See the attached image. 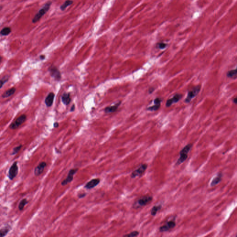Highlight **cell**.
Listing matches in <instances>:
<instances>
[{
	"label": "cell",
	"mask_w": 237,
	"mask_h": 237,
	"mask_svg": "<svg viewBox=\"0 0 237 237\" xmlns=\"http://www.w3.org/2000/svg\"><path fill=\"white\" fill-rule=\"evenodd\" d=\"M228 78H236L237 76V69L235 70H230L228 72L227 74Z\"/></svg>",
	"instance_id": "23"
},
{
	"label": "cell",
	"mask_w": 237,
	"mask_h": 237,
	"mask_svg": "<svg viewBox=\"0 0 237 237\" xmlns=\"http://www.w3.org/2000/svg\"><path fill=\"white\" fill-rule=\"evenodd\" d=\"M47 164L45 162H42L39 163L34 171V174L36 176H38L42 173L45 168L47 166Z\"/></svg>",
	"instance_id": "10"
},
{
	"label": "cell",
	"mask_w": 237,
	"mask_h": 237,
	"mask_svg": "<svg viewBox=\"0 0 237 237\" xmlns=\"http://www.w3.org/2000/svg\"><path fill=\"white\" fill-rule=\"evenodd\" d=\"M161 205H155V206H154L151 211V214L152 216H155L157 214V212H158L159 210H161Z\"/></svg>",
	"instance_id": "20"
},
{
	"label": "cell",
	"mask_w": 237,
	"mask_h": 237,
	"mask_svg": "<svg viewBox=\"0 0 237 237\" xmlns=\"http://www.w3.org/2000/svg\"><path fill=\"white\" fill-rule=\"evenodd\" d=\"M61 99L64 105H68V104H69L71 101L70 94L66 93L64 94L62 96Z\"/></svg>",
	"instance_id": "18"
},
{
	"label": "cell",
	"mask_w": 237,
	"mask_h": 237,
	"mask_svg": "<svg viewBox=\"0 0 237 237\" xmlns=\"http://www.w3.org/2000/svg\"><path fill=\"white\" fill-rule=\"evenodd\" d=\"M2 57H1V56H0V62H1V61H2Z\"/></svg>",
	"instance_id": "37"
},
{
	"label": "cell",
	"mask_w": 237,
	"mask_h": 237,
	"mask_svg": "<svg viewBox=\"0 0 237 237\" xmlns=\"http://www.w3.org/2000/svg\"><path fill=\"white\" fill-rule=\"evenodd\" d=\"M121 102H118V103H117L116 105L112 106H109V107H106L105 109V113H107V114H109V113L115 112L116 111L117 109H118V106H119V105L121 104Z\"/></svg>",
	"instance_id": "16"
},
{
	"label": "cell",
	"mask_w": 237,
	"mask_h": 237,
	"mask_svg": "<svg viewBox=\"0 0 237 237\" xmlns=\"http://www.w3.org/2000/svg\"><path fill=\"white\" fill-rule=\"evenodd\" d=\"M147 164H142L137 169H135L132 172L131 177L132 178H135L136 177H140L145 172L146 169L147 168Z\"/></svg>",
	"instance_id": "8"
},
{
	"label": "cell",
	"mask_w": 237,
	"mask_h": 237,
	"mask_svg": "<svg viewBox=\"0 0 237 237\" xmlns=\"http://www.w3.org/2000/svg\"><path fill=\"white\" fill-rule=\"evenodd\" d=\"M157 47L158 48L160 49H163L166 48V47H167V44H166L164 43H158L157 45Z\"/></svg>",
	"instance_id": "29"
},
{
	"label": "cell",
	"mask_w": 237,
	"mask_h": 237,
	"mask_svg": "<svg viewBox=\"0 0 237 237\" xmlns=\"http://www.w3.org/2000/svg\"><path fill=\"white\" fill-rule=\"evenodd\" d=\"M8 80V76H5L3 78H2L0 80V89L2 87L4 84Z\"/></svg>",
	"instance_id": "25"
},
{
	"label": "cell",
	"mask_w": 237,
	"mask_h": 237,
	"mask_svg": "<svg viewBox=\"0 0 237 237\" xmlns=\"http://www.w3.org/2000/svg\"><path fill=\"white\" fill-rule=\"evenodd\" d=\"M152 199H153L152 196H143L140 198L138 199V200L134 203L133 207L135 208H140L142 207L146 206L148 203L151 202Z\"/></svg>",
	"instance_id": "3"
},
{
	"label": "cell",
	"mask_w": 237,
	"mask_h": 237,
	"mask_svg": "<svg viewBox=\"0 0 237 237\" xmlns=\"http://www.w3.org/2000/svg\"><path fill=\"white\" fill-rule=\"evenodd\" d=\"M86 194L85 193H83V194H79L78 195V197H79V198H83L84 197H85L86 195Z\"/></svg>",
	"instance_id": "31"
},
{
	"label": "cell",
	"mask_w": 237,
	"mask_h": 237,
	"mask_svg": "<svg viewBox=\"0 0 237 237\" xmlns=\"http://www.w3.org/2000/svg\"><path fill=\"white\" fill-rule=\"evenodd\" d=\"M11 32V30L9 27H6L2 29V30L1 32V34L4 36L8 35Z\"/></svg>",
	"instance_id": "24"
},
{
	"label": "cell",
	"mask_w": 237,
	"mask_h": 237,
	"mask_svg": "<svg viewBox=\"0 0 237 237\" xmlns=\"http://www.w3.org/2000/svg\"><path fill=\"white\" fill-rule=\"evenodd\" d=\"M200 86H197L196 87L193 88L192 90H191L188 92L186 99L185 100V102L189 103L197 95L200 91Z\"/></svg>",
	"instance_id": "6"
},
{
	"label": "cell",
	"mask_w": 237,
	"mask_h": 237,
	"mask_svg": "<svg viewBox=\"0 0 237 237\" xmlns=\"http://www.w3.org/2000/svg\"><path fill=\"white\" fill-rule=\"evenodd\" d=\"M75 106L74 105L72 106V107H71V111H74V109H75Z\"/></svg>",
	"instance_id": "35"
},
{
	"label": "cell",
	"mask_w": 237,
	"mask_h": 237,
	"mask_svg": "<svg viewBox=\"0 0 237 237\" xmlns=\"http://www.w3.org/2000/svg\"><path fill=\"white\" fill-rule=\"evenodd\" d=\"M100 182V179L99 178L92 179L91 181L89 182L85 185V188L87 189H93L94 187L96 186L97 185L99 184Z\"/></svg>",
	"instance_id": "13"
},
{
	"label": "cell",
	"mask_w": 237,
	"mask_h": 237,
	"mask_svg": "<svg viewBox=\"0 0 237 237\" xmlns=\"http://www.w3.org/2000/svg\"><path fill=\"white\" fill-rule=\"evenodd\" d=\"M18 173V167L17 165V162H15L10 168L8 173V177L10 180H12L16 177Z\"/></svg>",
	"instance_id": "7"
},
{
	"label": "cell",
	"mask_w": 237,
	"mask_h": 237,
	"mask_svg": "<svg viewBox=\"0 0 237 237\" xmlns=\"http://www.w3.org/2000/svg\"><path fill=\"white\" fill-rule=\"evenodd\" d=\"M40 59H42V60H43V59H44L45 58V56L44 55H41L40 56Z\"/></svg>",
	"instance_id": "34"
},
{
	"label": "cell",
	"mask_w": 237,
	"mask_h": 237,
	"mask_svg": "<svg viewBox=\"0 0 237 237\" xmlns=\"http://www.w3.org/2000/svg\"><path fill=\"white\" fill-rule=\"evenodd\" d=\"M182 97V95L181 94H176L173 96V98H172V99H169L167 100L166 103V106L169 107L171 106L173 103H177L181 99Z\"/></svg>",
	"instance_id": "12"
},
{
	"label": "cell",
	"mask_w": 237,
	"mask_h": 237,
	"mask_svg": "<svg viewBox=\"0 0 237 237\" xmlns=\"http://www.w3.org/2000/svg\"><path fill=\"white\" fill-rule=\"evenodd\" d=\"M233 102H234V103H235V104L237 103V98H234V99L233 100Z\"/></svg>",
	"instance_id": "36"
},
{
	"label": "cell",
	"mask_w": 237,
	"mask_h": 237,
	"mask_svg": "<svg viewBox=\"0 0 237 237\" xmlns=\"http://www.w3.org/2000/svg\"><path fill=\"white\" fill-rule=\"evenodd\" d=\"M22 146V145H19V146H17L16 147L14 148V149L13 150L12 153H11V155H16V154L18 152H19V151L21 149Z\"/></svg>",
	"instance_id": "27"
},
{
	"label": "cell",
	"mask_w": 237,
	"mask_h": 237,
	"mask_svg": "<svg viewBox=\"0 0 237 237\" xmlns=\"http://www.w3.org/2000/svg\"><path fill=\"white\" fill-rule=\"evenodd\" d=\"M73 3V1L71 0H67L60 6V9L62 11H64L68 6H70Z\"/></svg>",
	"instance_id": "21"
},
{
	"label": "cell",
	"mask_w": 237,
	"mask_h": 237,
	"mask_svg": "<svg viewBox=\"0 0 237 237\" xmlns=\"http://www.w3.org/2000/svg\"><path fill=\"white\" fill-rule=\"evenodd\" d=\"M58 122L55 123L54 124V127H55V128H56V127H58Z\"/></svg>",
	"instance_id": "33"
},
{
	"label": "cell",
	"mask_w": 237,
	"mask_h": 237,
	"mask_svg": "<svg viewBox=\"0 0 237 237\" xmlns=\"http://www.w3.org/2000/svg\"><path fill=\"white\" fill-rule=\"evenodd\" d=\"M26 120L27 116L25 115H22L19 117H18L14 122L11 123V124L10 125L9 128L13 130L17 129L25 122Z\"/></svg>",
	"instance_id": "4"
},
{
	"label": "cell",
	"mask_w": 237,
	"mask_h": 237,
	"mask_svg": "<svg viewBox=\"0 0 237 237\" xmlns=\"http://www.w3.org/2000/svg\"><path fill=\"white\" fill-rule=\"evenodd\" d=\"M51 5V2H47V3L45 4V5L39 10V12L37 13V14L34 17L33 19V22L36 23L41 18L43 17L44 15L46 14L47 12L49 10Z\"/></svg>",
	"instance_id": "2"
},
{
	"label": "cell",
	"mask_w": 237,
	"mask_h": 237,
	"mask_svg": "<svg viewBox=\"0 0 237 237\" xmlns=\"http://www.w3.org/2000/svg\"><path fill=\"white\" fill-rule=\"evenodd\" d=\"M162 101V100L161 98H156L154 100V103L155 105H160V104L161 103Z\"/></svg>",
	"instance_id": "30"
},
{
	"label": "cell",
	"mask_w": 237,
	"mask_h": 237,
	"mask_svg": "<svg viewBox=\"0 0 237 237\" xmlns=\"http://www.w3.org/2000/svg\"><path fill=\"white\" fill-rule=\"evenodd\" d=\"M78 169H70L68 175L66 177V178L61 183V184L63 186H65L68 184L69 183H70L73 180L74 176L78 171Z\"/></svg>",
	"instance_id": "9"
},
{
	"label": "cell",
	"mask_w": 237,
	"mask_h": 237,
	"mask_svg": "<svg viewBox=\"0 0 237 237\" xmlns=\"http://www.w3.org/2000/svg\"><path fill=\"white\" fill-rule=\"evenodd\" d=\"M11 228L9 226H7L6 227L2 228L0 229V237L5 236L10 231Z\"/></svg>",
	"instance_id": "19"
},
{
	"label": "cell",
	"mask_w": 237,
	"mask_h": 237,
	"mask_svg": "<svg viewBox=\"0 0 237 237\" xmlns=\"http://www.w3.org/2000/svg\"><path fill=\"white\" fill-rule=\"evenodd\" d=\"M138 235H139V232L138 231H135L131 232L130 233H129L128 234L124 235V237H133L138 236Z\"/></svg>",
	"instance_id": "26"
},
{
	"label": "cell",
	"mask_w": 237,
	"mask_h": 237,
	"mask_svg": "<svg viewBox=\"0 0 237 237\" xmlns=\"http://www.w3.org/2000/svg\"><path fill=\"white\" fill-rule=\"evenodd\" d=\"M176 225V219L173 218L172 220H169L164 225H162L159 228V231L160 232H165L169 231L170 230L173 229Z\"/></svg>",
	"instance_id": "5"
},
{
	"label": "cell",
	"mask_w": 237,
	"mask_h": 237,
	"mask_svg": "<svg viewBox=\"0 0 237 237\" xmlns=\"http://www.w3.org/2000/svg\"><path fill=\"white\" fill-rule=\"evenodd\" d=\"M16 91V89L15 87L10 88L9 89L6 90V91L4 93L2 94V97L3 98H6L10 97L11 95H13Z\"/></svg>",
	"instance_id": "17"
},
{
	"label": "cell",
	"mask_w": 237,
	"mask_h": 237,
	"mask_svg": "<svg viewBox=\"0 0 237 237\" xmlns=\"http://www.w3.org/2000/svg\"><path fill=\"white\" fill-rule=\"evenodd\" d=\"M49 71L51 76L55 80H59L61 79V74L58 69L55 66H51L49 68Z\"/></svg>",
	"instance_id": "11"
},
{
	"label": "cell",
	"mask_w": 237,
	"mask_h": 237,
	"mask_svg": "<svg viewBox=\"0 0 237 237\" xmlns=\"http://www.w3.org/2000/svg\"><path fill=\"white\" fill-rule=\"evenodd\" d=\"M223 175L221 173H219L212 180L211 183V186L213 187L218 184L221 181Z\"/></svg>",
	"instance_id": "15"
},
{
	"label": "cell",
	"mask_w": 237,
	"mask_h": 237,
	"mask_svg": "<svg viewBox=\"0 0 237 237\" xmlns=\"http://www.w3.org/2000/svg\"><path fill=\"white\" fill-rule=\"evenodd\" d=\"M154 90V88L153 87H151L149 90V93L151 94L153 92Z\"/></svg>",
	"instance_id": "32"
},
{
	"label": "cell",
	"mask_w": 237,
	"mask_h": 237,
	"mask_svg": "<svg viewBox=\"0 0 237 237\" xmlns=\"http://www.w3.org/2000/svg\"><path fill=\"white\" fill-rule=\"evenodd\" d=\"M28 203V201L26 199H22L20 202H19V205L18 206V208L19 209L20 211H22L23 210L24 208L25 207V206Z\"/></svg>",
	"instance_id": "22"
},
{
	"label": "cell",
	"mask_w": 237,
	"mask_h": 237,
	"mask_svg": "<svg viewBox=\"0 0 237 237\" xmlns=\"http://www.w3.org/2000/svg\"><path fill=\"white\" fill-rule=\"evenodd\" d=\"M54 94L51 92L47 96L45 99V103L47 106V107H51L53 103V101L54 99Z\"/></svg>",
	"instance_id": "14"
},
{
	"label": "cell",
	"mask_w": 237,
	"mask_h": 237,
	"mask_svg": "<svg viewBox=\"0 0 237 237\" xmlns=\"http://www.w3.org/2000/svg\"><path fill=\"white\" fill-rule=\"evenodd\" d=\"M192 146V144H189L183 148V149L180 152V157L176 162V165H180L186 160L188 157V153Z\"/></svg>",
	"instance_id": "1"
},
{
	"label": "cell",
	"mask_w": 237,
	"mask_h": 237,
	"mask_svg": "<svg viewBox=\"0 0 237 237\" xmlns=\"http://www.w3.org/2000/svg\"><path fill=\"white\" fill-rule=\"evenodd\" d=\"M160 106V105H155H155H154L153 106L149 107L148 108H147V110H149V111H156V110H157L158 109H159Z\"/></svg>",
	"instance_id": "28"
}]
</instances>
